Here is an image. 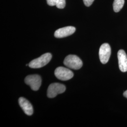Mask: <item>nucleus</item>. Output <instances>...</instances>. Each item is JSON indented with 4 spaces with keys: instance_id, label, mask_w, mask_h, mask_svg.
Returning a JSON list of instances; mask_svg holds the SVG:
<instances>
[{
    "instance_id": "nucleus-1",
    "label": "nucleus",
    "mask_w": 127,
    "mask_h": 127,
    "mask_svg": "<svg viewBox=\"0 0 127 127\" xmlns=\"http://www.w3.org/2000/svg\"><path fill=\"white\" fill-rule=\"evenodd\" d=\"M52 55L47 53L41 55L40 57L31 61L29 64V66L32 68H40L44 66L50 62Z\"/></svg>"
},
{
    "instance_id": "nucleus-2",
    "label": "nucleus",
    "mask_w": 127,
    "mask_h": 127,
    "mask_svg": "<svg viewBox=\"0 0 127 127\" xmlns=\"http://www.w3.org/2000/svg\"><path fill=\"white\" fill-rule=\"evenodd\" d=\"M64 64L68 68L74 70L80 69L83 65L82 60L74 55L67 56L64 61Z\"/></svg>"
},
{
    "instance_id": "nucleus-3",
    "label": "nucleus",
    "mask_w": 127,
    "mask_h": 127,
    "mask_svg": "<svg viewBox=\"0 0 127 127\" xmlns=\"http://www.w3.org/2000/svg\"><path fill=\"white\" fill-rule=\"evenodd\" d=\"M66 90L65 86L59 83H53L50 84L47 90V96L49 98H54L59 94L64 93Z\"/></svg>"
},
{
    "instance_id": "nucleus-4",
    "label": "nucleus",
    "mask_w": 127,
    "mask_h": 127,
    "mask_svg": "<svg viewBox=\"0 0 127 127\" xmlns=\"http://www.w3.org/2000/svg\"><path fill=\"white\" fill-rule=\"evenodd\" d=\"M56 77L61 81H68L73 77V73L68 68L59 67L56 68L54 72Z\"/></svg>"
},
{
    "instance_id": "nucleus-5",
    "label": "nucleus",
    "mask_w": 127,
    "mask_h": 127,
    "mask_svg": "<svg viewBox=\"0 0 127 127\" xmlns=\"http://www.w3.org/2000/svg\"><path fill=\"white\" fill-rule=\"evenodd\" d=\"M25 83L29 85L32 90L38 91L41 84V79L40 76L37 74L28 75L25 79Z\"/></svg>"
},
{
    "instance_id": "nucleus-6",
    "label": "nucleus",
    "mask_w": 127,
    "mask_h": 127,
    "mask_svg": "<svg viewBox=\"0 0 127 127\" xmlns=\"http://www.w3.org/2000/svg\"><path fill=\"white\" fill-rule=\"evenodd\" d=\"M111 54V49L109 44L105 43L101 46L99 56L101 62L103 64H105L109 61Z\"/></svg>"
},
{
    "instance_id": "nucleus-7",
    "label": "nucleus",
    "mask_w": 127,
    "mask_h": 127,
    "mask_svg": "<svg viewBox=\"0 0 127 127\" xmlns=\"http://www.w3.org/2000/svg\"><path fill=\"white\" fill-rule=\"evenodd\" d=\"M75 28L73 27H66L58 29L55 32L54 36L57 38H61L70 36L75 32Z\"/></svg>"
},
{
    "instance_id": "nucleus-8",
    "label": "nucleus",
    "mask_w": 127,
    "mask_h": 127,
    "mask_svg": "<svg viewBox=\"0 0 127 127\" xmlns=\"http://www.w3.org/2000/svg\"><path fill=\"white\" fill-rule=\"evenodd\" d=\"M119 67L122 72L127 71V55L123 50H120L118 52Z\"/></svg>"
},
{
    "instance_id": "nucleus-9",
    "label": "nucleus",
    "mask_w": 127,
    "mask_h": 127,
    "mask_svg": "<svg viewBox=\"0 0 127 127\" xmlns=\"http://www.w3.org/2000/svg\"><path fill=\"white\" fill-rule=\"evenodd\" d=\"M18 103L25 114L29 116L32 115L33 114V108L29 101L24 97H21L18 99Z\"/></svg>"
},
{
    "instance_id": "nucleus-10",
    "label": "nucleus",
    "mask_w": 127,
    "mask_h": 127,
    "mask_svg": "<svg viewBox=\"0 0 127 127\" xmlns=\"http://www.w3.org/2000/svg\"><path fill=\"white\" fill-rule=\"evenodd\" d=\"M124 0H114L113 3V9L114 12H118L122 8L124 4Z\"/></svg>"
},
{
    "instance_id": "nucleus-11",
    "label": "nucleus",
    "mask_w": 127,
    "mask_h": 127,
    "mask_svg": "<svg viewBox=\"0 0 127 127\" xmlns=\"http://www.w3.org/2000/svg\"><path fill=\"white\" fill-rule=\"evenodd\" d=\"M56 6L59 9H64L65 6V0H58Z\"/></svg>"
},
{
    "instance_id": "nucleus-12",
    "label": "nucleus",
    "mask_w": 127,
    "mask_h": 127,
    "mask_svg": "<svg viewBox=\"0 0 127 127\" xmlns=\"http://www.w3.org/2000/svg\"><path fill=\"white\" fill-rule=\"evenodd\" d=\"M58 0H47V3L50 6H53L56 5Z\"/></svg>"
},
{
    "instance_id": "nucleus-13",
    "label": "nucleus",
    "mask_w": 127,
    "mask_h": 127,
    "mask_svg": "<svg viewBox=\"0 0 127 127\" xmlns=\"http://www.w3.org/2000/svg\"><path fill=\"white\" fill-rule=\"evenodd\" d=\"M84 3L87 7H89L91 5L94 0H83Z\"/></svg>"
},
{
    "instance_id": "nucleus-14",
    "label": "nucleus",
    "mask_w": 127,
    "mask_h": 127,
    "mask_svg": "<svg viewBox=\"0 0 127 127\" xmlns=\"http://www.w3.org/2000/svg\"><path fill=\"white\" fill-rule=\"evenodd\" d=\"M123 95H124V96H125V97H126L127 98V91H125L124 92Z\"/></svg>"
}]
</instances>
